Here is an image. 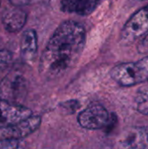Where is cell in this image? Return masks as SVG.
Wrapping results in <instances>:
<instances>
[{"label": "cell", "instance_id": "obj_1", "mask_svg": "<svg viewBox=\"0 0 148 149\" xmlns=\"http://www.w3.org/2000/svg\"><path fill=\"white\" fill-rule=\"evenodd\" d=\"M85 26L77 21L62 22L46 45L39 62V72L47 79L64 76L78 63L85 45Z\"/></svg>", "mask_w": 148, "mask_h": 149}, {"label": "cell", "instance_id": "obj_4", "mask_svg": "<svg viewBox=\"0 0 148 149\" xmlns=\"http://www.w3.org/2000/svg\"><path fill=\"white\" fill-rule=\"evenodd\" d=\"M26 79L18 72L7 74L0 82V99L5 101L18 104L26 93Z\"/></svg>", "mask_w": 148, "mask_h": 149}, {"label": "cell", "instance_id": "obj_9", "mask_svg": "<svg viewBox=\"0 0 148 149\" xmlns=\"http://www.w3.org/2000/svg\"><path fill=\"white\" fill-rule=\"evenodd\" d=\"M27 13L18 6L8 9L3 15L2 22L4 29L10 33L19 31L26 23Z\"/></svg>", "mask_w": 148, "mask_h": 149}, {"label": "cell", "instance_id": "obj_10", "mask_svg": "<svg viewBox=\"0 0 148 149\" xmlns=\"http://www.w3.org/2000/svg\"><path fill=\"white\" fill-rule=\"evenodd\" d=\"M99 0H61L60 10L65 13L88 16L98 7Z\"/></svg>", "mask_w": 148, "mask_h": 149}, {"label": "cell", "instance_id": "obj_8", "mask_svg": "<svg viewBox=\"0 0 148 149\" xmlns=\"http://www.w3.org/2000/svg\"><path fill=\"white\" fill-rule=\"evenodd\" d=\"M40 124L41 118L37 115H31L17 125L3 128V131L7 136L11 139L23 140L24 137L35 132L39 127Z\"/></svg>", "mask_w": 148, "mask_h": 149}, {"label": "cell", "instance_id": "obj_6", "mask_svg": "<svg viewBox=\"0 0 148 149\" xmlns=\"http://www.w3.org/2000/svg\"><path fill=\"white\" fill-rule=\"evenodd\" d=\"M31 115L29 108L0 99V128L17 125Z\"/></svg>", "mask_w": 148, "mask_h": 149}, {"label": "cell", "instance_id": "obj_5", "mask_svg": "<svg viewBox=\"0 0 148 149\" xmlns=\"http://www.w3.org/2000/svg\"><path fill=\"white\" fill-rule=\"evenodd\" d=\"M112 117L102 105L93 103L81 111L78 115L79 124L88 130L102 129L110 125Z\"/></svg>", "mask_w": 148, "mask_h": 149}, {"label": "cell", "instance_id": "obj_13", "mask_svg": "<svg viewBox=\"0 0 148 149\" xmlns=\"http://www.w3.org/2000/svg\"><path fill=\"white\" fill-rule=\"evenodd\" d=\"M22 140L11 139L7 136L3 128H0V149H23Z\"/></svg>", "mask_w": 148, "mask_h": 149}, {"label": "cell", "instance_id": "obj_15", "mask_svg": "<svg viewBox=\"0 0 148 149\" xmlns=\"http://www.w3.org/2000/svg\"><path fill=\"white\" fill-rule=\"evenodd\" d=\"M137 50H138V52L140 54H147L148 55V33L138 43Z\"/></svg>", "mask_w": 148, "mask_h": 149}, {"label": "cell", "instance_id": "obj_14", "mask_svg": "<svg viewBox=\"0 0 148 149\" xmlns=\"http://www.w3.org/2000/svg\"><path fill=\"white\" fill-rule=\"evenodd\" d=\"M12 58V54L8 50L0 51V72L3 71L10 63Z\"/></svg>", "mask_w": 148, "mask_h": 149}, {"label": "cell", "instance_id": "obj_2", "mask_svg": "<svg viewBox=\"0 0 148 149\" xmlns=\"http://www.w3.org/2000/svg\"><path fill=\"white\" fill-rule=\"evenodd\" d=\"M112 79L121 86L148 82V55L136 62L121 63L110 71Z\"/></svg>", "mask_w": 148, "mask_h": 149}, {"label": "cell", "instance_id": "obj_17", "mask_svg": "<svg viewBox=\"0 0 148 149\" xmlns=\"http://www.w3.org/2000/svg\"><path fill=\"white\" fill-rule=\"evenodd\" d=\"M140 1H145V0H140Z\"/></svg>", "mask_w": 148, "mask_h": 149}, {"label": "cell", "instance_id": "obj_16", "mask_svg": "<svg viewBox=\"0 0 148 149\" xmlns=\"http://www.w3.org/2000/svg\"><path fill=\"white\" fill-rule=\"evenodd\" d=\"M36 0H10V2L14 5V6H24V5H27L30 4L33 2H35Z\"/></svg>", "mask_w": 148, "mask_h": 149}, {"label": "cell", "instance_id": "obj_11", "mask_svg": "<svg viewBox=\"0 0 148 149\" xmlns=\"http://www.w3.org/2000/svg\"><path fill=\"white\" fill-rule=\"evenodd\" d=\"M38 51V36L34 30L30 29L23 33L21 38V55L24 60L34 59Z\"/></svg>", "mask_w": 148, "mask_h": 149}, {"label": "cell", "instance_id": "obj_7", "mask_svg": "<svg viewBox=\"0 0 148 149\" xmlns=\"http://www.w3.org/2000/svg\"><path fill=\"white\" fill-rule=\"evenodd\" d=\"M118 149H148V127L125 130L119 138Z\"/></svg>", "mask_w": 148, "mask_h": 149}, {"label": "cell", "instance_id": "obj_12", "mask_svg": "<svg viewBox=\"0 0 148 149\" xmlns=\"http://www.w3.org/2000/svg\"><path fill=\"white\" fill-rule=\"evenodd\" d=\"M135 105L139 113L148 116V85L137 91L135 95Z\"/></svg>", "mask_w": 148, "mask_h": 149}, {"label": "cell", "instance_id": "obj_3", "mask_svg": "<svg viewBox=\"0 0 148 149\" xmlns=\"http://www.w3.org/2000/svg\"><path fill=\"white\" fill-rule=\"evenodd\" d=\"M148 33V4L137 10L123 26L120 41L123 45H130Z\"/></svg>", "mask_w": 148, "mask_h": 149}]
</instances>
